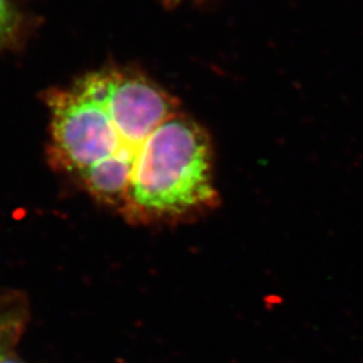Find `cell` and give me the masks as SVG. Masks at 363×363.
I'll return each instance as SVG.
<instances>
[{"mask_svg": "<svg viewBox=\"0 0 363 363\" xmlns=\"http://www.w3.org/2000/svg\"><path fill=\"white\" fill-rule=\"evenodd\" d=\"M208 132L178 112L156 128L135 157L120 214L130 223H174L220 205Z\"/></svg>", "mask_w": 363, "mask_h": 363, "instance_id": "cell-1", "label": "cell"}, {"mask_svg": "<svg viewBox=\"0 0 363 363\" xmlns=\"http://www.w3.org/2000/svg\"><path fill=\"white\" fill-rule=\"evenodd\" d=\"M88 77L99 91L121 143L120 155L109 160L132 169L150 135L181 112L179 101L136 70L109 67L89 73Z\"/></svg>", "mask_w": 363, "mask_h": 363, "instance_id": "cell-3", "label": "cell"}, {"mask_svg": "<svg viewBox=\"0 0 363 363\" xmlns=\"http://www.w3.org/2000/svg\"><path fill=\"white\" fill-rule=\"evenodd\" d=\"M22 331V319L11 313L0 315V362L10 357V350Z\"/></svg>", "mask_w": 363, "mask_h": 363, "instance_id": "cell-4", "label": "cell"}, {"mask_svg": "<svg viewBox=\"0 0 363 363\" xmlns=\"http://www.w3.org/2000/svg\"><path fill=\"white\" fill-rule=\"evenodd\" d=\"M186 0H164V6L167 9H175L177 6H179L182 3H184Z\"/></svg>", "mask_w": 363, "mask_h": 363, "instance_id": "cell-6", "label": "cell"}, {"mask_svg": "<svg viewBox=\"0 0 363 363\" xmlns=\"http://www.w3.org/2000/svg\"><path fill=\"white\" fill-rule=\"evenodd\" d=\"M45 101L52 118L48 154L52 169L78 179L88 169L120 155L115 124L88 74L70 88L52 89Z\"/></svg>", "mask_w": 363, "mask_h": 363, "instance_id": "cell-2", "label": "cell"}, {"mask_svg": "<svg viewBox=\"0 0 363 363\" xmlns=\"http://www.w3.org/2000/svg\"><path fill=\"white\" fill-rule=\"evenodd\" d=\"M21 18L7 0H0V46L10 45L18 38Z\"/></svg>", "mask_w": 363, "mask_h": 363, "instance_id": "cell-5", "label": "cell"}, {"mask_svg": "<svg viewBox=\"0 0 363 363\" xmlns=\"http://www.w3.org/2000/svg\"><path fill=\"white\" fill-rule=\"evenodd\" d=\"M0 363H25L22 362V361H19V359H16V358H13V357H7V358H4L3 361Z\"/></svg>", "mask_w": 363, "mask_h": 363, "instance_id": "cell-7", "label": "cell"}]
</instances>
